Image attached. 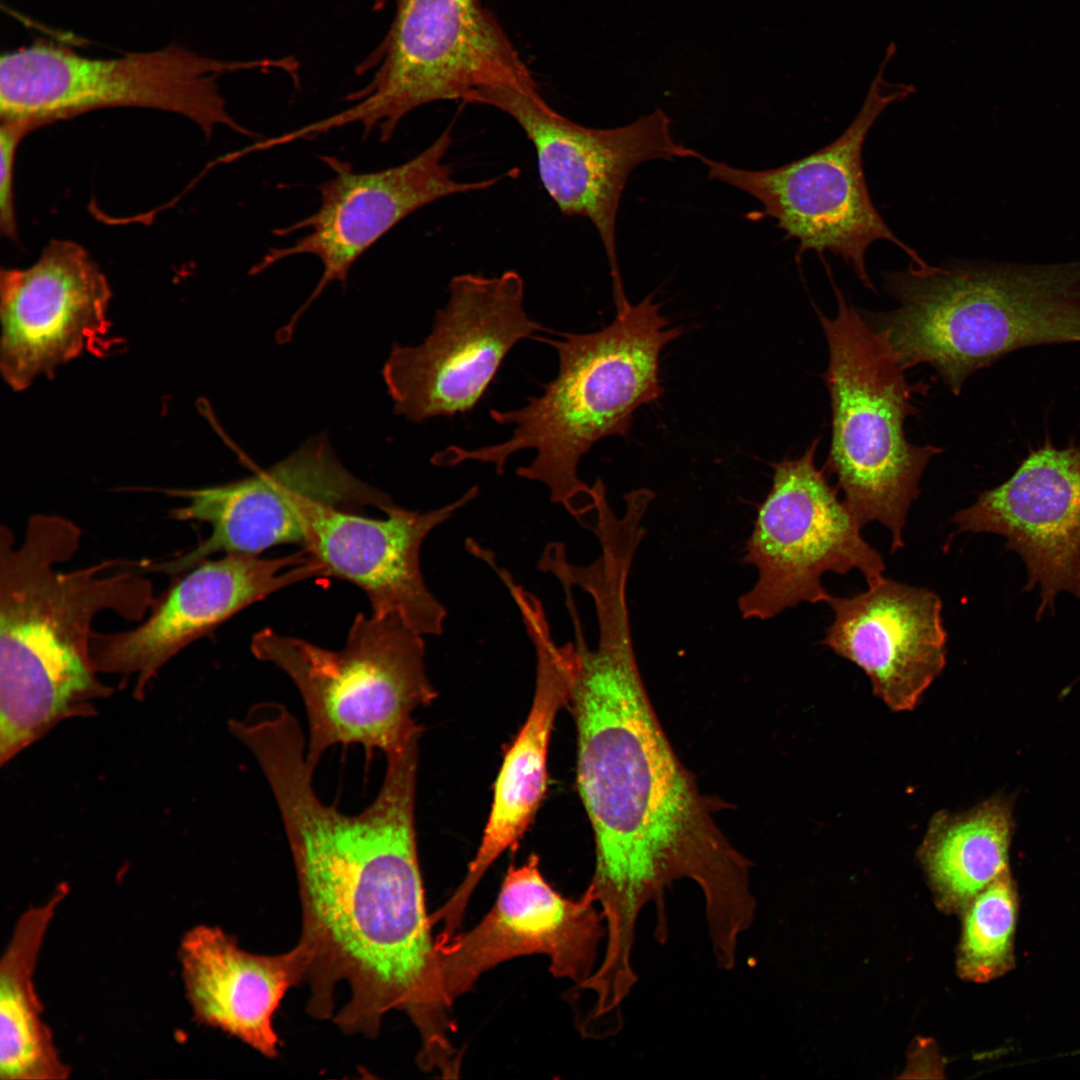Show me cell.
Here are the masks:
<instances>
[{
    "mask_svg": "<svg viewBox=\"0 0 1080 1080\" xmlns=\"http://www.w3.org/2000/svg\"><path fill=\"white\" fill-rule=\"evenodd\" d=\"M953 522L960 532L1006 539L1025 564L1024 591L1040 588L1037 620L1054 611L1059 593L1080 598V447L1074 441L1058 448L1046 438L1009 479L980 493Z\"/></svg>",
    "mask_w": 1080,
    "mask_h": 1080,
    "instance_id": "cell-19",
    "label": "cell"
},
{
    "mask_svg": "<svg viewBox=\"0 0 1080 1080\" xmlns=\"http://www.w3.org/2000/svg\"><path fill=\"white\" fill-rule=\"evenodd\" d=\"M185 573L136 628L92 634L95 670L135 676L136 698L143 697L166 662L244 608L286 586L323 576L321 565L305 550L279 558L229 553Z\"/></svg>",
    "mask_w": 1080,
    "mask_h": 1080,
    "instance_id": "cell-17",
    "label": "cell"
},
{
    "mask_svg": "<svg viewBox=\"0 0 1080 1080\" xmlns=\"http://www.w3.org/2000/svg\"><path fill=\"white\" fill-rule=\"evenodd\" d=\"M67 887L17 919L0 961V1076L2 1080H61L71 1069L43 1020L34 973L48 928Z\"/></svg>",
    "mask_w": 1080,
    "mask_h": 1080,
    "instance_id": "cell-23",
    "label": "cell"
},
{
    "mask_svg": "<svg viewBox=\"0 0 1080 1080\" xmlns=\"http://www.w3.org/2000/svg\"><path fill=\"white\" fill-rule=\"evenodd\" d=\"M177 956L194 1018L276 1057L273 1016L285 993L305 981V947L298 943L281 954H253L220 927L200 924L183 935Z\"/></svg>",
    "mask_w": 1080,
    "mask_h": 1080,
    "instance_id": "cell-22",
    "label": "cell"
},
{
    "mask_svg": "<svg viewBox=\"0 0 1080 1080\" xmlns=\"http://www.w3.org/2000/svg\"><path fill=\"white\" fill-rule=\"evenodd\" d=\"M164 492L187 500L185 506L170 511L171 518L206 522L212 530L186 553L146 561L140 568L144 574H182L219 552L258 555L275 545L302 544L305 513L315 502L352 512L374 507L385 514L396 505L384 492L351 474L325 435L307 440L251 477Z\"/></svg>",
    "mask_w": 1080,
    "mask_h": 1080,
    "instance_id": "cell-13",
    "label": "cell"
},
{
    "mask_svg": "<svg viewBox=\"0 0 1080 1080\" xmlns=\"http://www.w3.org/2000/svg\"><path fill=\"white\" fill-rule=\"evenodd\" d=\"M451 144V129L446 128L413 158L374 172H355L348 162L339 158H323L333 176L319 185L318 209L290 226L273 231L278 236L300 230H305V234L290 245L270 248L250 270V274H258L298 255H312L321 262L322 275L285 328L287 335L324 289L334 281L345 284L358 258L403 219L437 200L486 190L502 179H456L444 161Z\"/></svg>",
    "mask_w": 1080,
    "mask_h": 1080,
    "instance_id": "cell-14",
    "label": "cell"
},
{
    "mask_svg": "<svg viewBox=\"0 0 1080 1080\" xmlns=\"http://www.w3.org/2000/svg\"><path fill=\"white\" fill-rule=\"evenodd\" d=\"M826 603L834 619L822 643L860 667L890 709L912 710L946 665L938 594L883 577L866 591L830 595Z\"/></svg>",
    "mask_w": 1080,
    "mask_h": 1080,
    "instance_id": "cell-21",
    "label": "cell"
},
{
    "mask_svg": "<svg viewBox=\"0 0 1080 1080\" xmlns=\"http://www.w3.org/2000/svg\"><path fill=\"white\" fill-rule=\"evenodd\" d=\"M394 5L385 36L358 65L370 81L345 97L353 104L295 130L299 140L360 124L381 141L421 106L462 100L495 86L538 88L516 46L482 0H373V9Z\"/></svg>",
    "mask_w": 1080,
    "mask_h": 1080,
    "instance_id": "cell-7",
    "label": "cell"
},
{
    "mask_svg": "<svg viewBox=\"0 0 1080 1080\" xmlns=\"http://www.w3.org/2000/svg\"><path fill=\"white\" fill-rule=\"evenodd\" d=\"M614 302L613 321L598 331L533 338L555 349L558 373L522 407L490 410L493 421L514 426L510 438L473 449L450 445L436 452L431 463H489L501 475L513 454L532 449L534 459L517 468V476L544 484L554 504L583 522L595 501L593 486L578 476L581 458L596 442L627 435L635 411L662 395L660 354L682 334L680 327L670 326L652 295L637 304L626 295Z\"/></svg>",
    "mask_w": 1080,
    "mask_h": 1080,
    "instance_id": "cell-4",
    "label": "cell"
},
{
    "mask_svg": "<svg viewBox=\"0 0 1080 1080\" xmlns=\"http://www.w3.org/2000/svg\"><path fill=\"white\" fill-rule=\"evenodd\" d=\"M871 89L862 109L835 141L786 165L768 170H745L701 156L710 178L735 187L758 200L765 214L777 221L787 237L799 242V252L830 251L850 265L865 287L875 291L865 256L878 240L902 249L911 263L926 262L894 235L876 210L862 165L866 136L883 109L906 90L883 93Z\"/></svg>",
    "mask_w": 1080,
    "mask_h": 1080,
    "instance_id": "cell-12",
    "label": "cell"
},
{
    "mask_svg": "<svg viewBox=\"0 0 1080 1080\" xmlns=\"http://www.w3.org/2000/svg\"><path fill=\"white\" fill-rule=\"evenodd\" d=\"M510 116L532 143L540 181L559 211L582 217L595 227L603 244L613 289L623 288L616 226L626 182L641 163L702 154L676 142L670 119L661 109L615 128H591L551 107L539 88L495 86L476 90L464 100Z\"/></svg>",
    "mask_w": 1080,
    "mask_h": 1080,
    "instance_id": "cell-11",
    "label": "cell"
},
{
    "mask_svg": "<svg viewBox=\"0 0 1080 1080\" xmlns=\"http://www.w3.org/2000/svg\"><path fill=\"white\" fill-rule=\"evenodd\" d=\"M1014 831L1011 802L991 797L966 812L936 813L918 851L939 904L964 910L1008 868Z\"/></svg>",
    "mask_w": 1080,
    "mask_h": 1080,
    "instance_id": "cell-24",
    "label": "cell"
},
{
    "mask_svg": "<svg viewBox=\"0 0 1080 1080\" xmlns=\"http://www.w3.org/2000/svg\"><path fill=\"white\" fill-rule=\"evenodd\" d=\"M34 129L23 121H1L0 125V232L8 240H18L14 196V173L21 140Z\"/></svg>",
    "mask_w": 1080,
    "mask_h": 1080,
    "instance_id": "cell-26",
    "label": "cell"
},
{
    "mask_svg": "<svg viewBox=\"0 0 1080 1080\" xmlns=\"http://www.w3.org/2000/svg\"><path fill=\"white\" fill-rule=\"evenodd\" d=\"M478 493V486L471 487L456 501L426 512L396 504L384 519L315 502L305 513L302 545L324 576L358 586L373 616L395 617L421 635L439 636L446 609L426 586L420 548L434 528Z\"/></svg>",
    "mask_w": 1080,
    "mask_h": 1080,
    "instance_id": "cell-18",
    "label": "cell"
},
{
    "mask_svg": "<svg viewBox=\"0 0 1080 1080\" xmlns=\"http://www.w3.org/2000/svg\"><path fill=\"white\" fill-rule=\"evenodd\" d=\"M422 636L398 618L362 613L339 651L269 628L253 636L254 656L282 670L300 693L313 770L333 745L360 744L369 760L374 749L389 756L420 736L412 714L437 695Z\"/></svg>",
    "mask_w": 1080,
    "mask_h": 1080,
    "instance_id": "cell-6",
    "label": "cell"
},
{
    "mask_svg": "<svg viewBox=\"0 0 1080 1080\" xmlns=\"http://www.w3.org/2000/svg\"><path fill=\"white\" fill-rule=\"evenodd\" d=\"M81 528L58 514H33L15 546L0 527V762H9L60 721L95 714L113 689L91 657L96 615L143 621L156 603L138 561L103 560L72 571Z\"/></svg>",
    "mask_w": 1080,
    "mask_h": 1080,
    "instance_id": "cell-3",
    "label": "cell"
},
{
    "mask_svg": "<svg viewBox=\"0 0 1080 1080\" xmlns=\"http://www.w3.org/2000/svg\"><path fill=\"white\" fill-rule=\"evenodd\" d=\"M112 292L81 245L52 240L26 268L0 273V370L14 391L83 353L100 352Z\"/></svg>",
    "mask_w": 1080,
    "mask_h": 1080,
    "instance_id": "cell-16",
    "label": "cell"
},
{
    "mask_svg": "<svg viewBox=\"0 0 1080 1080\" xmlns=\"http://www.w3.org/2000/svg\"><path fill=\"white\" fill-rule=\"evenodd\" d=\"M587 888L577 899L549 885L531 855L510 865L495 903L472 929L436 944L445 992L455 999L472 989L486 971L516 957L542 954L554 977L582 986L595 971L599 944L606 937L603 914Z\"/></svg>",
    "mask_w": 1080,
    "mask_h": 1080,
    "instance_id": "cell-15",
    "label": "cell"
},
{
    "mask_svg": "<svg viewBox=\"0 0 1080 1080\" xmlns=\"http://www.w3.org/2000/svg\"><path fill=\"white\" fill-rule=\"evenodd\" d=\"M508 591L535 650L536 681L532 706L499 770L491 811L479 848L463 881L438 910L449 926H460L476 886L495 860L515 849L530 826L546 791L547 754L556 715L569 704L575 671L573 642L553 639L540 599L516 582Z\"/></svg>",
    "mask_w": 1080,
    "mask_h": 1080,
    "instance_id": "cell-20",
    "label": "cell"
},
{
    "mask_svg": "<svg viewBox=\"0 0 1080 1080\" xmlns=\"http://www.w3.org/2000/svg\"><path fill=\"white\" fill-rule=\"evenodd\" d=\"M524 296L515 270L454 276L428 336L416 346L393 344L384 364L394 412L421 423L471 411L510 350L550 331L528 316Z\"/></svg>",
    "mask_w": 1080,
    "mask_h": 1080,
    "instance_id": "cell-10",
    "label": "cell"
},
{
    "mask_svg": "<svg viewBox=\"0 0 1080 1080\" xmlns=\"http://www.w3.org/2000/svg\"><path fill=\"white\" fill-rule=\"evenodd\" d=\"M1017 910V893L1009 870L966 906L958 954L962 977L986 982L1012 968Z\"/></svg>",
    "mask_w": 1080,
    "mask_h": 1080,
    "instance_id": "cell-25",
    "label": "cell"
},
{
    "mask_svg": "<svg viewBox=\"0 0 1080 1080\" xmlns=\"http://www.w3.org/2000/svg\"><path fill=\"white\" fill-rule=\"evenodd\" d=\"M838 312H818L829 348L824 380L832 412L825 472L834 474L844 502L862 528L878 522L892 536L891 551L904 546L908 510L931 458L942 452L905 437V419L916 412L911 385L884 334L874 329L832 281Z\"/></svg>",
    "mask_w": 1080,
    "mask_h": 1080,
    "instance_id": "cell-5",
    "label": "cell"
},
{
    "mask_svg": "<svg viewBox=\"0 0 1080 1080\" xmlns=\"http://www.w3.org/2000/svg\"><path fill=\"white\" fill-rule=\"evenodd\" d=\"M819 438L796 459L773 463L769 493L758 507L743 562L757 579L738 598L744 619H771L800 603L827 602L821 577L859 570L868 585L881 580V554L862 537L861 527L838 489L815 465Z\"/></svg>",
    "mask_w": 1080,
    "mask_h": 1080,
    "instance_id": "cell-9",
    "label": "cell"
},
{
    "mask_svg": "<svg viewBox=\"0 0 1080 1080\" xmlns=\"http://www.w3.org/2000/svg\"><path fill=\"white\" fill-rule=\"evenodd\" d=\"M569 704L577 786L595 839L597 890L640 886L659 900L677 880L700 888L709 938L737 940L756 914L750 862L726 838L671 747L637 665L632 634L574 641Z\"/></svg>",
    "mask_w": 1080,
    "mask_h": 1080,
    "instance_id": "cell-2",
    "label": "cell"
},
{
    "mask_svg": "<svg viewBox=\"0 0 1080 1080\" xmlns=\"http://www.w3.org/2000/svg\"><path fill=\"white\" fill-rule=\"evenodd\" d=\"M280 59L229 61L178 45L113 58H92L43 41L0 61V119L33 129L104 108L133 107L183 116L204 133L227 128L256 134L229 114L216 83L225 73L278 70Z\"/></svg>",
    "mask_w": 1080,
    "mask_h": 1080,
    "instance_id": "cell-8",
    "label": "cell"
},
{
    "mask_svg": "<svg viewBox=\"0 0 1080 1080\" xmlns=\"http://www.w3.org/2000/svg\"><path fill=\"white\" fill-rule=\"evenodd\" d=\"M418 750L387 758L380 791L361 813L324 804L301 759L267 776L296 870L299 943L308 955V1012L350 1034L375 1037L392 1010L419 1033V1054L455 1050L417 853L414 805Z\"/></svg>",
    "mask_w": 1080,
    "mask_h": 1080,
    "instance_id": "cell-1",
    "label": "cell"
}]
</instances>
